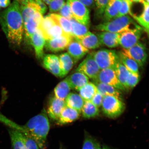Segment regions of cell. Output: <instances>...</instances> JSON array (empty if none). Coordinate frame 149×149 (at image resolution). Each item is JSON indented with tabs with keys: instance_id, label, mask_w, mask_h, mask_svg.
<instances>
[{
	"instance_id": "cell-1",
	"label": "cell",
	"mask_w": 149,
	"mask_h": 149,
	"mask_svg": "<svg viewBox=\"0 0 149 149\" xmlns=\"http://www.w3.org/2000/svg\"><path fill=\"white\" fill-rule=\"evenodd\" d=\"M0 122L33 139L40 149H45L47 138L49 131L50 124L47 113L44 109L39 114L32 117L25 125H19L0 115Z\"/></svg>"
},
{
	"instance_id": "cell-2",
	"label": "cell",
	"mask_w": 149,
	"mask_h": 149,
	"mask_svg": "<svg viewBox=\"0 0 149 149\" xmlns=\"http://www.w3.org/2000/svg\"><path fill=\"white\" fill-rule=\"evenodd\" d=\"M0 24L8 42L14 47L21 44L24 32V24L19 4L17 0L0 14Z\"/></svg>"
},
{
	"instance_id": "cell-3",
	"label": "cell",
	"mask_w": 149,
	"mask_h": 149,
	"mask_svg": "<svg viewBox=\"0 0 149 149\" xmlns=\"http://www.w3.org/2000/svg\"><path fill=\"white\" fill-rule=\"evenodd\" d=\"M141 27L129 15L117 17L109 21L102 22L95 26L94 29L100 31L120 33Z\"/></svg>"
},
{
	"instance_id": "cell-4",
	"label": "cell",
	"mask_w": 149,
	"mask_h": 149,
	"mask_svg": "<svg viewBox=\"0 0 149 149\" xmlns=\"http://www.w3.org/2000/svg\"><path fill=\"white\" fill-rule=\"evenodd\" d=\"M91 54L100 70L113 69L119 60L118 54L114 50L102 49Z\"/></svg>"
},
{
	"instance_id": "cell-5",
	"label": "cell",
	"mask_w": 149,
	"mask_h": 149,
	"mask_svg": "<svg viewBox=\"0 0 149 149\" xmlns=\"http://www.w3.org/2000/svg\"><path fill=\"white\" fill-rule=\"evenodd\" d=\"M102 111L109 118H115L123 112L125 107L123 102L114 96H104L102 104Z\"/></svg>"
},
{
	"instance_id": "cell-6",
	"label": "cell",
	"mask_w": 149,
	"mask_h": 149,
	"mask_svg": "<svg viewBox=\"0 0 149 149\" xmlns=\"http://www.w3.org/2000/svg\"><path fill=\"white\" fill-rule=\"evenodd\" d=\"M67 3L70 5L74 19L88 27L90 24V10L78 0H67Z\"/></svg>"
},
{
	"instance_id": "cell-7",
	"label": "cell",
	"mask_w": 149,
	"mask_h": 149,
	"mask_svg": "<svg viewBox=\"0 0 149 149\" xmlns=\"http://www.w3.org/2000/svg\"><path fill=\"white\" fill-rule=\"evenodd\" d=\"M120 52L135 61L139 67H143L146 62L148 56L146 48L140 41L128 49H123Z\"/></svg>"
},
{
	"instance_id": "cell-8",
	"label": "cell",
	"mask_w": 149,
	"mask_h": 149,
	"mask_svg": "<svg viewBox=\"0 0 149 149\" xmlns=\"http://www.w3.org/2000/svg\"><path fill=\"white\" fill-rule=\"evenodd\" d=\"M144 29L141 27L129 30L120 33L119 45L123 49H128L139 41Z\"/></svg>"
},
{
	"instance_id": "cell-9",
	"label": "cell",
	"mask_w": 149,
	"mask_h": 149,
	"mask_svg": "<svg viewBox=\"0 0 149 149\" xmlns=\"http://www.w3.org/2000/svg\"><path fill=\"white\" fill-rule=\"evenodd\" d=\"M93 81L111 86L121 91H127L119 81L113 68L100 70L96 79Z\"/></svg>"
},
{
	"instance_id": "cell-10",
	"label": "cell",
	"mask_w": 149,
	"mask_h": 149,
	"mask_svg": "<svg viewBox=\"0 0 149 149\" xmlns=\"http://www.w3.org/2000/svg\"><path fill=\"white\" fill-rule=\"evenodd\" d=\"M100 70L92 54H90L80 63L75 71L81 72L89 79L94 80L96 79Z\"/></svg>"
},
{
	"instance_id": "cell-11",
	"label": "cell",
	"mask_w": 149,
	"mask_h": 149,
	"mask_svg": "<svg viewBox=\"0 0 149 149\" xmlns=\"http://www.w3.org/2000/svg\"><path fill=\"white\" fill-rule=\"evenodd\" d=\"M74 37L67 34L51 40H46L45 46L47 51L57 52L63 51L68 47Z\"/></svg>"
},
{
	"instance_id": "cell-12",
	"label": "cell",
	"mask_w": 149,
	"mask_h": 149,
	"mask_svg": "<svg viewBox=\"0 0 149 149\" xmlns=\"http://www.w3.org/2000/svg\"><path fill=\"white\" fill-rule=\"evenodd\" d=\"M43 18L42 15L37 11L32 17L24 23V33L28 43L31 44V37L38 28Z\"/></svg>"
},
{
	"instance_id": "cell-13",
	"label": "cell",
	"mask_w": 149,
	"mask_h": 149,
	"mask_svg": "<svg viewBox=\"0 0 149 149\" xmlns=\"http://www.w3.org/2000/svg\"><path fill=\"white\" fill-rule=\"evenodd\" d=\"M65 100H61L54 96L50 99L48 104L47 114L52 120L56 121L61 111L66 107Z\"/></svg>"
},
{
	"instance_id": "cell-14",
	"label": "cell",
	"mask_w": 149,
	"mask_h": 149,
	"mask_svg": "<svg viewBox=\"0 0 149 149\" xmlns=\"http://www.w3.org/2000/svg\"><path fill=\"white\" fill-rule=\"evenodd\" d=\"M68 53L74 61H79L87 54L89 50L84 47L74 37L68 47Z\"/></svg>"
},
{
	"instance_id": "cell-15",
	"label": "cell",
	"mask_w": 149,
	"mask_h": 149,
	"mask_svg": "<svg viewBox=\"0 0 149 149\" xmlns=\"http://www.w3.org/2000/svg\"><path fill=\"white\" fill-rule=\"evenodd\" d=\"M44 68L56 77H60L61 68L59 57L53 54H47L43 57Z\"/></svg>"
},
{
	"instance_id": "cell-16",
	"label": "cell",
	"mask_w": 149,
	"mask_h": 149,
	"mask_svg": "<svg viewBox=\"0 0 149 149\" xmlns=\"http://www.w3.org/2000/svg\"><path fill=\"white\" fill-rule=\"evenodd\" d=\"M120 33L108 31H100L96 33L102 45L110 48H113L119 46V39Z\"/></svg>"
},
{
	"instance_id": "cell-17",
	"label": "cell",
	"mask_w": 149,
	"mask_h": 149,
	"mask_svg": "<svg viewBox=\"0 0 149 149\" xmlns=\"http://www.w3.org/2000/svg\"><path fill=\"white\" fill-rule=\"evenodd\" d=\"M45 40L41 31L37 28L31 37V44L32 45L34 48L37 57L39 59L42 58L44 57Z\"/></svg>"
},
{
	"instance_id": "cell-18",
	"label": "cell",
	"mask_w": 149,
	"mask_h": 149,
	"mask_svg": "<svg viewBox=\"0 0 149 149\" xmlns=\"http://www.w3.org/2000/svg\"><path fill=\"white\" fill-rule=\"evenodd\" d=\"M121 6V0H109L104 10L102 22L109 21L117 17Z\"/></svg>"
},
{
	"instance_id": "cell-19",
	"label": "cell",
	"mask_w": 149,
	"mask_h": 149,
	"mask_svg": "<svg viewBox=\"0 0 149 149\" xmlns=\"http://www.w3.org/2000/svg\"><path fill=\"white\" fill-rule=\"evenodd\" d=\"M66 78L71 88L77 91L89 82L86 75L79 72L76 71Z\"/></svg>"
},
{
	"instance_id": "cell-20",
	"label": "cell",
	"mask_w": 149,
	"mask_h": 149,
	"mask_svg": "<svg viewBox=\"0 0 149 149\" xmlns=\"http://www.w3.org/2000/svg\"><path fill=\"white\" fill-rule=\"evenodd\" d=\"M141 3L143 6V10L141 14L139 16L135 15L131 12L130 14V16L137 22L139 25L143 28L148 35L149 34V3L143 0Z\"/></svg>"
},
{
	"instance_id": "cell-21",
	"label": "cell",
	"mask_w": 149,
	"mask_h": 149,
	"mask_svg": "<svg viewBox=\"0 0 149 149\" xmlns=\"http://www.w3.org/2000/svg\"><path fill=\"white\" fill-rule=\"evenodd\" d=\"M80 113L79 111L75 110L66 107L61 111L56 123L60 125L70 123L79 118Z\"/></svg>"
},
{
	"instance_id": "cell-22",
	"label": "cell",
	"mask_w": 149,
	"mask_h": 149,
	"mask_svg": "<svg viewBox=\"0 0 149 149\" xmlns=\"http://www.w3.org/2000/svg\"><path fill=\"white\" fill-rule=\"evenodd\" d=\"M75 39L84 47L89 50L97 49L102 46L97 35L90 31L82 37Z\"/></svg>"
},
{
	"instance_id": "cell-23",
	"label": "cell",
	"mask_w": 149,
	"mask_h": 149,
	"mask_svg": "<svg viewBox=\"0 0 149 149\" xmlns=\"http://www.w3.org/2000/svg\"><path fill=\"white\" fill-rule=\"evenodd\" d=\"M67 107L81 113L85 100L79 94L74 93H70L65 100Z\"/></svg>"
},
{
	"instance_id": "cell-24",
	"label": "cell",
	"mask_w": 149,
	"mask_h": 149,
	"mask_svg": "<svg viewBox=\"0 0 149 149\" xmlns=\"http://www.w3.org/2000/svg\"><path fill=\"white\" fill-rule=\"evenodd\" d=\"M93 83L96 86L98 92L103 97L113 96L122 100V93L118 89L111 86L98 82L94 81Z\"/></svg>"
},
{
	"instance_id": "cell-25",
	"label": "cell",
	"mask_w": 149,
	"mask_h": 149,
	"mask_svg": "<svg viewBox=\"0 0 149 149\" xmlns=\"http://www.w3.org/2000/svg\"><path fill=\"white\" fill-rule=\"evenodd\" d=\"M58 57L61 71L60 77H64L73 67L74 60L68 53L61 54Z\"/></svg>"
},
{
	"instance_id": "cell-26",
	"label": "cell",
	"mask_w": 149,
	"mask_h": 149,
	"mask_svg": "<svg viewBox=\"0 0 149 149\" xmlns=\"http://www.w3.org/2000/svg\"><path fill=\"white\" fill-rule=\"evenodd\" d=\"M8 130L13 149H26L21 132L10 128H9Z\"/></svg>"
},
{
	"instance_id": "cell-27",
	"label": "cell",
	"mask_w": 149,
	"mask_h": 149,
	"mask_svg": "<svg viewBox=\"0 0 149 149\" xmlns=\"http://www.w3.org/2000/svg\"><path fill=\"white\" fill-rule=\"evenodd\" d=\"M71 89L67 78L59 83L54 90V96L59 99L65 100Z\"/></svg>"
},
{
	"instance_id": "cell-28",
	"label": "cell",
	"mask_w": 149,
	"mask_h": 149,
	"mask_svg": "<svg viewBox=\"0 0 149 149\" xmlns=\"http://www.w3.org/2000/svg\"><path fill=\"white\" fill-rule=\"evenodd\" d=\"M49 15L56 24L60 26L66 34L74 37L72 33V23L70 20L59 14L53 13Z\"/></svg>"
},
{
	"instance_id": "cell-29",
	"label": "cell",
	"mask_w": 149,
	"mask_h": 149,
	"mask_svg": "<svg viewBox=\"0 0 149 149\" xmlns=\"http://www.w3.org/2000/svg\"><path fill=\"white\" fill-rule=\"evenodd\" d=\"M78 92L80 96L86 101H90L98 91L94 83L89 82Z\"/></svg>"
},
{
	"instance_id": "cell-30",
	"label": "cell",
	"mask_w": 149,
	"mask_h": 149,
	"mask_svg": "<svg viewBox=\"0 0 149 149\" xmlns=\"http://www.w3.org/2000/svg\"><path fill=\"white\" fill-rule=\"evenodd\" d=\"M116 74L117 78L120 83L126 89V81L127 80L130 72L124 66L119 59L113 68Z\"/></svg>"
},
{
	"instance_id": "cell-31",
	"label": "cell",
	"mask_w": 149,
	"mask_h": 149,
	"mask_svg": "<svg viewBox=\"0 0 149 149\" xmlns=\"http://www.w3.org/2000/svg\"><path fill=\"white\" fill-rule=\"evenodd\" d=\"M81 112L85 118H94L99 115V109L90 101H86L83 105Z\"/></svg>"
},
{
	"instance_id": "cell-32",
	"label": "cell",
	"mask_w": 149,
	"mask_h": 149,
	"mask_svg": "<svg viewBox=\"0 0 149 149\" xmlns=\"http://www.w3.org/2000/svg\"><path fill=\"white\" fill-rule=\"evenodd\" d=\"M117 54L121 63L130 72L139 73V66L135 61L127 56L120 52Z\"/></svg>"
},
{
	"instance_id": "cell-33",
	"label": "cell",
	"mask_w": 149,
	"mask_h": 149,
	"mask_svg": "<svg viewBox=\"0 0 149 149\" xmlns=\"http://www.w3.org/2000/svg\"><path fill=\"white\" fill-rule=\"evenodd\" d=\"M70 20L72 25V35L74 38H81L89 32L88 27L86 26L79 23L73 18Z\"/></svg>"
},
{
	"instance_id": "cell-34",
	"label": "cell",
	"mask_w": 149,
	"mask_h": 149,
	"mask_svg": "<svg viewBox=\"0 0 149 149\" xmlns=\"http://www.w3.org/2000/svg\"><path fill=\"white\" fill-rule=\"evenodd\" d=\"M56 24L49 15L43 18L38 28L41 31L42 36L44 38L47 33Z\"/></svg>"
},
{
	"instance_id": "cell-35",
	"label": "cell",
	"mask_w": 149,
	"mask_h": 149,
	"mask_svg": "<svg viewBox=\"0 0 149 149\" xmlns=\"http://www.w3.org/2000/svg\"><path fill=\"white\" fill-rule=\"evenodd\" d=\"M82 149H111L102 146L97 141L93 138L87 136L84 142Z\"/></svg>"
},
{
	"instance_id": "cell-36",
	"label": "cell",
	"mask_w": 149,
	"mask_h": 149,
	"mask_svg": "<svg viewBox=\"0 0 149 149\" xmlns=\"http://www.w3.org/2000/svg\"><path fill=\"white\" fill-rule=\"evenodd\" d=\"M66 34L63 29L56 24L48 31L44 38L45 40H51Z\"/></svg>"
},
{
	"instance_id": "cell-37",
	"label": "cell",
	"mask_w": 149,
	"mask_h": 149,
	"mask_svg": "<svg viewBox=\"0 0 149 149\" xmlns=\"http://www.w3.org/2000/svg\"><path fill=\"white\" fill-rule=\"evenodd\" d=\"M109 0H94L95 17L97 19L102 18L106 6Z\"/></svg>"
},
{
	"instance_id": "cell-38",
	"label": "cell",
	"mask_w": 149,
	"mask_h": 149,
	"mask_svg": "<svg viewBox=\"0 0 149 149\" xmlns=\"http://www.w3.org/2000/svg\"><path fill=\"white\" fill-rule=\"evenodd\" d=\"M140 80L139 73H135L130 72L126 81V89L133 88L137 85Z\"/></svg>"
},
{
	"instance_id": "cell-39",
	"label": "cell",
	"mask_w": 149,
	"mask_h": 149,
	"mask_svg": "<svg viewBox=\"0 0 149 149\" xmlns=\"http://www.w3.org/2000/svg\"><path fill=\"white\" fill-rule=\"evenodd\" d=\"M121 8L117 17L127 15L131 13L133 3L130 0H121Z\"/></svg>"
},
{
	"instance_id": "cell-40",
	"label": "cell",
	"mask_w": 149,
	"mask_h": 149,
	"mask_svg": "<svg viewBox=\"0 0 149 149\" xmlns=\"http://www.w3.org/2000/svg\"><path fill=\"white\" fill-rule=\"evenodd\" d=\"M65 3V0H51L49 6V11L51 13L58 12Z\"/></svg>"
},
{
	"instance_id": "cell-41",
	"label": "cell",
	"mask_w": 149,
	"mask_h": 149,
	"mask_svg": "<svg viewBox=\"0 0 149 149\" xmlns=\"http://www.w3.org/2000/svg\"><path fill=\"white\" fill-rule=\"evenodd\" d=\"M22 133L23 136L26 149H39L38 145L34 140L29 136Z\"/></svg>"
},
{
	"instance_id": "cell-42",
	"label": "cell",
	"mask_w": 149,
	"mask_h": 149,
	"mask_svg": "<svg viewBox=\"0 0 149 149\" xmlns=\"http://www.w3.org/2000/svg\"><path fill=\"white\" fill-rule=\"evenodd\" d=\"M59 13L60 15L68 20H70L73 18L70 5L67 3H65L62 8L59 10Z\"/></svg>"
},
{
	"instance_id": "cell-43",
	"label": "cell",
	"mask_w": 149,
	"mask_h": 149,
	"mask_svg": "<svg viewBox=\"0 0 149 149\" xmlns=\"http://www.w3.org/2000/svg\"><path fill=\"white\" fill-rule=\"evenodd\" d=\"M104 97L98 92L93 97L90 101L98 108L102 106Z\"/></svg>"
},
{
	"instance_id": "cell-44",
	"label": "cell",
	"mask_w": 149,
	"mask_h": 149,
	"mask_svg": "<svg viewBox=\"0 0 149 149\" xmlns=\"http://www.w3.org/2000/svg\"><path fill=\"white\" fill-rule=\"evenodd\" d=\"M90 10L95 7L94 0H78Z\"/></svg>"
},
{
	"instance_id": "cell-45",
	"label": "cell",
	"mask_w": 149,
	"mask_h": 149,
	"mask_svg": "<svg viewBox=\"0 0 149 149\" xmlns=\"http://www.w3.org/2000/svg\"><path fill=\"white\" fill-rule=\"evenodd\" d=\"M10 4V0H0V7L2 8H6Z\"/></svg>"
},
{
	"instance_id": "cell-46",
	"label": "cell",
	"mask_w": 149,
	"mask_h": 149,
	"mask_svg": "<svg viewBox=\"0 0 149 149\" xmlns=\"http://www.w3.org/2000/svg\"><path fill=\"white\" fill-rule=\"evenodd\" d=\"M132 3H141L143 0H130Z\"/></svg>"
},
{
	"instance_id": "cell-47",
	"label": "cell",
	"mask_w": 149,
	"mask_h": 149,
	"mask_svg": "<svg viewBox=\"0 0 149 149\" xmlns=\"http://www.w3.org/2000/svg\"><path fill=\"white\" fill-rule=\"evenodd\" d=\"M42 1L46 4L49 5L50 3L51 2V0H42Z\"/></svg>"
},
{
	"instance_id": "cell-48",
	"label": "cell",
	"mask_w": 149,
	"mask_h": 149,
	"mask_svg": "<svg viewBox=\"0 0 149 149\" xmlns=\"http://www.w3.org/2000/svg\"><path fill=\"white\" fill-rule=\"evenodd\" d=\"M0 8H1V7H0Z\"/></svg>"
}]
</instances>
